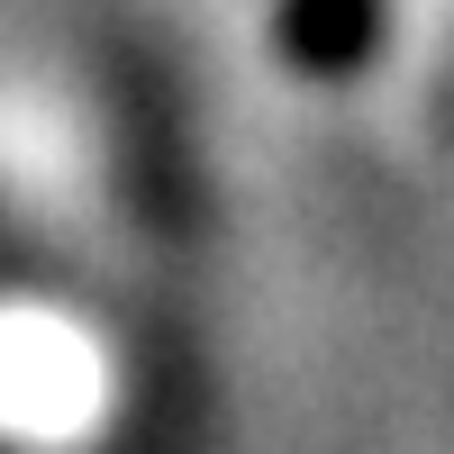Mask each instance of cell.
Here are the masks:
<instances>
[{
	"label": "cell",
	"instance_id": "cell-1",
	"mask_svg": "<svg viewBox=\"0 0 454 454\" xmlns=\"http://www.w3.org/2000/svg\"><path fill=\"white\" fill-rule=\"evenodd\" d=\"M382 27H391V0H282L273 10V55L300 82H346V73L372 64Z\"/></svg>",
	"mask_w": 454,
	"mask_h": 454
}]
</instances>
